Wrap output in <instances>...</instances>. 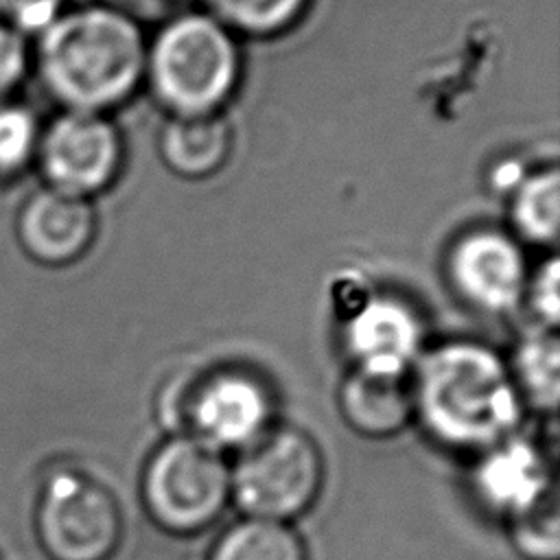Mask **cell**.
<instances>
[{
    "instance_id": "cell-1",
    "label": "cell",
    "mask_w": 560,
    "mask_h": 560,
    "mask_svg": "<svg viewBox=\"0 0 560 560\" xmlns=\"http://www.w3.org/2000/svg\"><path fill=\"white\" fill-rule=\"evenodd\" d=\"M413 416L433 442L481 455L512 438L523 400L505 361L477 341H448L431 350L411 385Z\"/></svg>"
},
{
    "instance_id": "cell-2",
    "label": "cell",
    "mask_w": 560,
    "mask_h": 560,
    "mask_svg": "<svg viewBox=\"0 0 560 560\" xmlns=\"http://www.w3.org/2000/svg\"><path fill=\"white\" fill-rule=\"evenodd\" d=\"M35 66L44 88L66 109L103 114L138 88L147 44L131 15L90 4L63 11L37 35Z\"/></svg>"
},
{
    "instance_id": "cell-3",
    "label": "cell",
    "mask_w": 560,
    "mask_h": 560,
    "mask_svg": "<svg viewBox=\"0 0 560 560\" xmlns=\"http://www.w3.org/2000/svg\"><path fill=\"white\" fill-rule=\"evenodd\" d=\"M238 70L230 28L206 13L171 20L147 48L144 74L173 116L217 112L232 94Z\"/></svg>"
},
{
    "instance_id": "cell-4",
    "label": "cell",
    "mask_w": 560,
    "mask_h": 560,
    "mask_svg": "<svg viewBox=\"0 0 560 560\" xmlns=\"http://www.w3.org/2000/svg\"><path fill=\"white\" fill-rule=\"evenodd\" d=\"M140 499L162 532L197 536L214 525L230 503V466L223 453L173 433L144 462Z\"/></svg>"
},
{
    "instance_id": "cell-5",
    "label": "cell",
    "mask_w": 560,
    "mask_h": 560,
    "mask_svg": "<svg viewBox=\"0 0 560 560\" xmlns=\"http://www.w3.org/2000/svg\"><path fill=\"white\" fill-rule=\"evenodd\" d=\"M324 486V457L302 429L280 424L230 466V501L245 518L289 523L306 514Z\"/></svg>"
},
{
    "instance_id": "cell-6",
    "label": "cell",
    "mask_w": 560,
    "mask_h": 560,
    "mask_svg": "<svg viewBox=\"0 0 560 560\" xmlns=\"http://www.w3.org/2000/svg\"><path fill=\"white\" fill-rule=\"evenodd\" d=\"M173 433L188 435L219 453L247 448L273 427L271 389L238 368L212 370L173 389L166 400Z\"/></svg>"
},
{
    "instance_id": "cell-7",
    "label": "cell",
    "mask_w": 560,
    "mask_h": 560,
    "mask_svg": "<svg viewBox=\"0 0 560 560\" xmlns=\"http://www.w3.org/2000/svg\"><path fill=\"white\" fill-rule=\"evenodd\" d=\"M35 521L50 560H112L122 540L118 499L81 470L63 468L46 477Z\"/></svg>"
},
{
    "instance_id": "cell-8",
    "label": "cell",
    "mask_w": 560,
    "mask_h": 560,
    "mask_svg": "<svg viewBox=\"0 0 560 560\" xmlns=\"http://www.w3.org/2000/svg\"><path fill=\"white\" fill-rule=\"evenodd\" d=\"M35 160L48 188L90 199L114 182L122 140L103 114L66 109L42 129Z\"/></svg>"
},
{
    "instance_id": "cell-9",
    "label": "cell",
    "mask_w": 560,
    "mask_h": 560,
    "mask_svg": "<svg viewBox=\"0 0 560 560\" xmlns=\"http://www.w3.org/2000/svg\"><path fill=\"white\" fill-rule=\"evenodd\" d=\"M455 291L486 313H508L525 298L527 269L521 247L503 232L475 230L448 256Z\"/></svg>"
},
{
    "instance_id": "cell-10",
    "label": "cell",
    "mask_w": 560,
    "mask_h": 560,
    "mask_svg": "<svg viewBox=\"0 0 560 560\" xmlns=\"http://www.w3.org/2000/svg\"><path fill=\"white\" fill-rule=\"evenodd\" d=\"M420 322L400 300L376 295L346 324V350L354 370L405 378L420 350Z\"/></svg>"
},
{
    "instance_id": "cell-11",
    "label": "cell",
    "mask_w": 560,
    "mask_h": 560,
    "mask_svg": "<svg viewBox=\"0 0 560 560\" xmlns=\"http://www.w3.org/2000/svg\"><path fill=\"white\" fill-rule=\"evenodd\" d=\"M96 214L90 199L42 188L26 199L18 217V236L31 258L59 267L81 258L92 245Z\"/></svg>"
},
{
    "instance_id": "cell-12",
    "label": "cell",
    "mask_w": 560,
    "mask_h": 560,
    "mask_svg": "<svg viewBox=\"0 0 560 560\" xmlns=\"http://www.w3.org/2000/svg\"><path fill=\"white\" fill-rule=\"evenodd\" d=\"M472 488L505 521L558 492L553 472L540 451L516 438H508L479 455Z\"/></svg>"
},
{
    "instance_id": "cell-13",
    "label": "cell",
    "mask_w": 560,
    "mask_h": 560,
    "mask_svg": "<svg viewBox=\"0 0 560 560\" xmlns=\"http://www.w3.org/2000/svg\"><path fill=\"white\" fill-rule=\"evenodd\" d=\"M348 429L368 440H389L413 418V392L407 378L350 370L337 394Z\"/></svg>"
},
{
    "instance_id": "cell-14",
    "label": "cell",
    "mask_w": 560,
    "mask_h": 560,
    "mask_svg": "<svg viewBox=\"0 0 560 560\" xmlns=\"http://www.w3.org/2000/svg\"><path fill=\"white\" fill-rule=\"evenodd\" d=\"M230 147V125L219 112L173 116L160 133L164 164L186 179H203L217 173L225 164Z\"/></svg>"
},
{
    "instance_id": "cell-15",
    "label": "cell",
    "mask_w": 560,
    "mask_h": 560,
    "mask_svg": "<svg viewBox=\"0 0 560 560\" xmlns=\"http://www.w3.org/2000/svg\"><path fill=\"white\" fill-rule=\"evenodd\" d=\"M510 374L523 405L556 413L560 394V348L553 328H534L516 346Z\"/></svg>"
},
{
    "instance_id": "cell-16",
    "label": "cell",
    "mask_w": 560,
    "mask_h": 560,
    "mask_svg": "<svg viewBox=\"0 0 560 560\" xmlns=\"http://www.w3.org/2000/svg\"><path fill=\"white\" fill-rule=\"evenodd\" d=\"M210 560H308V553L287 523L243 518L217 538Z\"/></svg>"
},
{
    "instance_id": "cell-17",
    "label": "cell",
    "mask_w": 560,
    "mask_h": 560,
    "mask_svg": "<svg viewBox=\"0 0 560 560\" xmlns=\"http://www.w3.org/2000/svg\"><path fill=\"white\" fill-rule=\"evenodd\" d=\"M560 217V173L556 166L525 175L514 188L512 221L516 230L540 245H553Z\"/></svg>"
},
{
    "instance_id": "cell-18",
    "label": "cell",
    "mask_w": 560,
    "mask_h": 560,
    "mask_svg": "<svg viewBox=\"0 0 560 560\" xmlns=\"http://www.w3.org/2000/svg\"><path fill=\"white\" fill-rule=\"evenodd\" d=\"M512 547L523 560H558L560 556V521L558 492L545 497L525 512L508 518Z\"/></svg>"
},
{
    "instance_id": "cell-19",
    "label": "cell",
    "mask_w": 560,
    "mask_h": 560,
    "mask_svg": "<svg viewBox=\"0 0 560 560\" xmlns=\"http://www.w3.org/2000/svg\"><path fill=\"white\" fill-rule=\"evenodd\" d=\"M214 18L249 35H273L291 26L308 0H208Z\"/></svg>"
},
{
    "instance_id": "cell-20",
    "label": "cell",
    "mask_w": 560,
    "mask_h": 560,
    "mask_svg": "<svg viewBox=\"0 0 560 560\" xmlns=\"http://www.w3.org/2000/svg\"><path fill=\"white\" fill-rule=\"evenodd\" d=\"M39 125L20 103H0V179L18 177L37 155Z\"/></svg>"
},
{
    "instance_id": "cell-21",
    "label": "cell",
    "mask_w": 560,
    "mask_h": 560,
    "mask_svg": "<svg viewBox=\"0 0 560 560\" xmlns=\"http://www.w3.org/2000/svg\"><path fill=\"white\" fill-rule=\"evenodd\" d=\"M63 13V0H0V22L20 35L44 33Z\"/></svg>"
},
{
    "instance_id": "cell-22",
    "label": "cell",
    "mask_w": 560,
    "mask_h": 560,
    "mask_svg": "<svg viewBox=\"0 0 560 560\" xmlns=\"http://www.w3.org/2000/svg\"><path fill=\"white\" fill-rule=\"evenodd\" d=\"M558 282H560V269L558 258L551 256L545 260L532 278H527L525 295L529 298V306L534 315L540 319L542 328H553L560 317V295H558Z\"/></svg>"
},
{
    "instance_id": "cell-23",
    "label": "cell",
    "mask_w": 560,
    "mask_h": 560,
    "mask_svg": "<svg viewBox=\"0 0 560 560\" xmlns=\"http://www.w3.org/2000/svg\"><path fill=\"white\" fill-rule=\"evenodd\" d=\"M31 63L26 37L0 22V103H7L24 81Z\"/></svg>"
},
{
    "instance_id": "cell-24",
    "label": "cell",
    "mask_w": 560,
    "mask_h": 560,
    "mask_svg": "<svg viewBox=\"0 0 560 560\" xmlns=\"http://www.w3.org/2000/svg\"><path fill=\"white\" fill-rule=\"evenodd\" d=\"M0 560H2V558H0Z\"/></svg>"
}]
</instances>
